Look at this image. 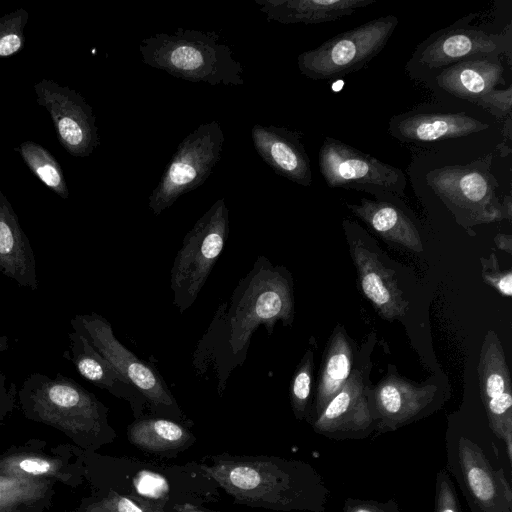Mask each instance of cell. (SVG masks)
I'll return each mask as SVG.
<instances>
[{
  "label": "cell",
  "mask_w": 512,
  "mask_h": 512,
  "mask_svg": "<svg viewBox=\"0 0 512 512\" xmlns=\"http://www.w3.org/2000/svg\"><path fill=\"white\" fill-rule=\"evenodd\" d=\"M435 385L414 384L396 373H388L375 387V417L381 431L396 430L420 416L432 403Z\"/></svg>",
  "instance_id": "cell-16"
},
{
  "label": "cell",
  "mask_w": 512,
  "mask_h": 512,
  "mask_svg": "<svg viewBox=\"0 0 512 512\" xmlns=\"http://www.w3.org/2000/svg\"><path fill=\"white\" fill-rule=\"evenodd\" d=\"M28 19L29 13L24 8L0 17V58L9 57L22 49Z\"/></svg>",
  "instance_id": "cell-32"
},
{
  "label": "cell",
  "mask_w": 512,
  "mask_h": 512,
  "mask_svg": "<svg viewBox=\"0 0 512 512\" xmlns=\"http://www.w3.org/2000/svg\"><path fill=\"white\" fill-rule=\"evenodd\" d=\"M453 484L444 470L437 474L435 512H461Z\"/></svg>",
  "instance_id": "cell-34"
},
{
  "label": "cell",
  "mask_w": 512,
  "mask_h": 512,
  "mask_svg": "<svg viewBox=\"0 0 512 512\" xmlns=\"http://www.w3.org/2000/svg\"><path fill=\"white\" fill-rule=\"evenodd\" d=\"M294 319L293 280L283 266L258 256L250 271L221 302L198 340L192 365L199 375L211 370L218 394L246 360L253 334L264 326L272 334L277 322L291 326Z\"/></svg>",
  "instance_id": "cell-1"
},
{
  "label": "cell",
  "mask_w": 512,
  "mask_h": 512,
  "mask_svg": "<svg viewBox=\"0 0 512 512\" xmlns=\"http://www.w3.org/2000/svg\"><path fill=\"white\" fill-rule=\"evenodd\" d=\"M197 467L239 504L283 512L323 510V483L305 462L277 456L219 454Z\"/></svg>",
  "instance_id": "cell-2"
},
{
  "label": "cell",
  "mask_w": 512,
  "mask_h": 512,
  "mask_svg": "<svg viewBox=\"0 0 512 512\" xmlns=\"http://www.w3.org/2000/svg\"><path fill=\"white\" fill-rule=\"evenodd\" d=\"M18 400V390L14 382L6 384V375L0 371V426L11 414Z\"/></svg>",
  "instance_id": "cell-35"
},
{
  "label": "cell",
  "mask_w": 512,
  "mask_h": 512,
  "mask_svg": "<svg viewBox=\"0 0 512 512\" xmlns=\"http://www.w3.org/2000/svg\"><path fill=\"white\" fill-rule=\"evenodd\" d=\"M489 125L463 112L413 110L393 116L390 134L404 143H432L484 131Z\"/></svg>",
  "instance_id": "cell-18"
},
{
  "label": "cell",
  "mask_w": 512,
  "mask_h": 512,
  "mask_svg": "<svg viewBox=\"0 0 512 512\" xmlns=\"http://www.w3.org/2000/svg\"><path fill=\"white\" fill-rule=\"evenodd\" d=\"M37 103L49 113L61 146L74 157H87L99 145L92 107L76 90L42 79L34 84Z\"/></svg>",
  "instance_id": "cell-12"
},
{
  "label": "cell",
  "mask_w": 512,
  "mask_h": 512,
  "mask_svg": "<svg viewBox=\"0 0 512 512\" xmlns=\"http://www.w3.org/2000/svg\"><path fill=\"white\" fill-rule=\"evenodd\" d=\"M144 64L190 82L210 85L244 84V68L215 31L177 28L143 39Z\"/></svg>",
  "instance_id": "cell-4"
},
{
  "label": "cell",
  "mask_w": 512,
  "mask_h": 512,
  "mask_svg": "<svg viewBox=\"0 0 512 512\" xmlns=\"http://www.w3.org/2000/svg\"><path fill=\"white\" fill-rule=\"evenodd\" d=\"M458 460L465 485L482 512L512 511V491L503 470L494 471L477 444L462 438Z\"/></svg>",
  "instance_id": "cell-19"
},
{
  "label": "cell",
  "mask_w": 512,
  "mask_h": 512,
  "mask_svg": "<svg viewBox=\"0 0 512 512\" xmlns=\"http://www.w3.org/2000/svg\"><path fill=\"white\" fill-rule=\"evenodd\" d=\"M55 482L0 477V512H47L56 494Z\"/></svg>",
  "instance_id": "cell-28"
},
{
  "label": "cell",
  "mask_w": 512,
  "mask_h": 512,
  "mask_svg": "<svg viewBox=\"0 0 512 512\" xmlns=\"http://www.w3.org/2000/svg\"><path fill=\"white\" fill-rule=\"evenodd\" d=\"M350 254L357 269L362 292L379 314L390 321L404 316L409 303L398 287L395 272L385 267L378 256L360 240L350 243Z\"/></svg>",
  "instance_id": "cell-20"
},
{
  "label": "cell",
  "mask_w": 512,
  "mask_h": 512,
  "mask_svg": "<svg viewBox=\"0 0 512 512\" xmlns=\"http://www.w3.org/2000/svg\"><path fill=\"white\" fill-rule=\"evenodd\" d=\"M376 0H255L270 21L320 24L353 15Z\"/></svg>",
  "instance_id": "cell-24"
},
{
  "label": "cell",
  "mask_w": 512,
  "mask_h": 512,
  "mask_svg": "<svg viewBox=\"0 0 512 512\" xmlns=\"http://www.w3.org/2000/svg\"><path fill=\"white\" fill-rule=\"evenodd\" d=\"M482 278L489 286L504 297L512 295V272L501 271L497 257L492 253L488 258H481Z\"/></svg>",
  "instance_id": "cell-33"
},
{
  "label": "cell",
  "mask_w": 512,
  "mask_h": 512,
  "mask_svg": "<svg viewBox=\"0 0 512 512\" xmlns=\"http://www.w3.org/2000/svg\"><path fill=\"white\" fill-rule=\"evenodd\" d=\"M0 272L20 287L38 289L36 261L18 216L0 191Z\"/></svg>",
  "instance_id": "cell-23"
},
{
  "label": "cell",
  "mask_w": 512,
  "mask_h": 512,
  "mask_svg": "<svg viewBox=\"0 0 512 512\" xmlns=\"http://www.w3.org/2000/svg\"><path fill=\"white\" fill-rule=\"evenodd\" d=\"M346 205L383 239L414 252H423V243L415 223L394 201L381 197L376 200L362 198L359 204Z\"/></svg>",
  "instance_id": "cell-25"
},
{
  "label": "cell",
  "mask_w": 512,
  "mask_h": 512,
  "mask_svg": "<svg viewBox=\"0 0 512 512\" xmlns=\"http://www.w3.org/2000/svg\"><path fill=\"white\" fill-rule=\"evenodd\" d=\"M70 324L142 394L154 416L184 421L180 406L158 370L125 347L106 318L95 312L77 314Z\"/></svg>",
  "instance_id": "cell-7"
},
{
  "label": "cell",
  "mask_w": 512,
  "mask_h": 512,
  "mask_svg": "<svg viewBox=\"0 0 512 512\" xmlns=\"http://www.w3.org/2000/svg\"><path fill=\"white\" fill-rule=\"evenodd\" d=\"M353 353L346 334L335 330L325 352L317 386L315 414L319 416L352 372Z\"/></svg>",
  "instance_id": "cell-27"
},
{
  "label": "cell",
  "mask_w": 512,
  "mask_h": 512,
  "mask_svg": "<svg viewBox=\"0 0 512 512\" xmlns=\"http://www.w3.org/2000/svg\"><path fill=\"white\" fill-rule=\"evenodd\" d=\"M397 25L398 18L387 15L342 32L299 54V71L309 79L322 81L354 73L382 51Z\"/></svg>",
  "instance_id": "cell-8"
},
{
  "label": "cell",
  "mask_w": 512,
  "mask_h": 512,
  "mask_svg": "<svg viewBox=\"0 0 512 512\" xmlns=\"http://www.w3.org/2000/svg\"><path fill=\"white\" fill-rule=\"evenodd\" d=\"M480 396L489 427L504 441L508 458L512 456L511 377L502 344L494 331L485 335L477 367Z\"/></svg>",
  "instance_id": "cell-14"
},
{
  "label": "cell",
  "mask_w": 512,
  "mask_h": 512,
  "mask_svg": "<svg viewBox=\"0 0 512 512\" xmlns=\"http://www.w3.org/2000/svg\"><path fill=\"white\" fill-rule=\"evenodd\" d=\"M503 71L498 56H478L443 69L434 81L449 95L482 107L496 86L504 83Z\"/></svg>",
  "instance_id": "cell-22"
},
{
  "label": "cell",
  "mask_w": 512,
  "mask_h": 512,
  "mask_svg": "<svg viewBox=\"0 0 512 512\" xmlns=\"http://www.w3.org/2000/svg\"><path fill=\"white\" fill-rule=\"evenodd\" d=\"M71 512H163L161 508L146 503L135 496H127L111 489L103 496L83 499Z\"/></svg>",
  "instance_id": "cell-30"
},
{
  "label": "cell",
  "mask_w": 512,
  "mask_h": 512,
  "mask_svg": "<svg viewBox=\"0 0 512 512\" xmlns=\"http://www.w3.org/2000/svg\"><path fill=\"white\" fill-rule=\"evenodd\" d=\"M367 393L362 372L354 370L341 390L315 418L314 430L332 438H350L369 432L376 417Z\"/></svg>",
  "instance_id": "cell-15"
},
{
  "label": "cell",
  "mask_w": 512,
  "mask_h": 512,
  "mask_svg": "<svg viewBox=\"0 0 512 512\" xmlns=\"http://www.w3.org/2000/svg\"><path fill=\"white\" fill-rule=\"evenodd\" d=\"M224 140L220 123L211 120L199 125L178 144L148 197V207L155 216L206 181L221 159Z\"/></svg>",
  "instance_id": "cell-9"
},
{
  "label": "cell",
  "mask_w": 512,
  "mask_h": 512,
  "mask_svg": "<svg viewBox=\"0 0 512 512\" xmlns=\"http://www.w3.org/2000/svg\"><path fill=\"white\" fill-rule=\"evenodd\" d=\"M229 235V209L219 198L185 235L170 271L173 305L183 314L196 301Z\"/></svg>",
  "instance_id": "cell-5"
},
{
  "label": "cell",
  "mask_w": 512,
  "mask_h": 512,
  "mask_svg": "<svg viewBox=\"0 0 512 512\" xmlns=\"http://www.w3.org/2000/svg\"><path fill=\"white\" fill-rule=\"evenodd\" d=\"M495 245L507 253H512V236L509 234L498 233L494 237Z\"/></svg>",
  "instance_id": "cell-37"
},
{
  "label": "cell",
  "mask_w": 512,
  "mask_h": 512,
  "mask_svg": "<svg viewBox=\"0 0 512 512\" xmlns=\"http://www.w3.org/2000/svg\"><path fill=\"white\" fill-rule=\"evenodd\" d=\"M85 451L71 444L50 446L30 439L0 453V477L44 479L69 487L84 479Z\"/></svg>",
  "instance_id": "cell-13"
},
{
  "label": "cell",
  "mask_w": 512,
  "mask_h": 512,
  "mask_svg": "<svg viewBox=\"0 0 512 512\" xmlns=\"http://www.w3.org/2000/svg\"><path fill=\"white\" fill-rule=\"evenodd\" d=\"M251 136L258 155L277 174L302 186L312 184L310 159L299 132L255 124Z\"/></svg>",
  "instance_id": "cell-17"
},
{
  "label": "cell",
  "mask_w": 512,
  "mask_h": 512,
  "mask_svg": "<svg viewBox=\"0 0 512 512\" xmlns=\"http://www.w3.org/2000/svg\"><path fill=\"white\" fill-rule=\"evenodd\" d=\"M172 512H211L207 509L200 508L194 504L182 503L174 504L172 506Z\"/></svg>",
  "instance_id": "cell-38"
},
{
  "label": "cell",
  "mask_w": 512,
  "mask_h": 512,
  "mask_svg": "<svg viewBox=\"0 0 512 512\" xmlns=\"http://www.w3.org/2000/svg\"><path fill=\"white\" fill-rule=\"evenodd\" d=\"M491 160L489 155L467 165L444 166L426 176L434 193L463 225L511 219V197L499 204L498 182L490 172Z\"/></svg>",
  "instance_id": "cell-6"
},
{
  "label": "cell",
  "mask_w": 512,
  "mask_h": 512,
  "mask_svg": "<svg viewBox=\"0 0 512 512\" xmlns=\"http://www.w3.org/2000/svg\"><path fill=\"white\" fill-rule=\"evenodd\" d=\"M15 150L39 180L61 198L68 199L69 190L62 168L46 148L34 141H25Z\"/></svg>",
  "instance_id": "cell-29"
},
{
  "label": "cell",
  "mask_w": 512,
  "mask_h": 512,
  "mask_svg": "<svg viewBox=\"0 0 512 512\" xmlns=\"http://www.w3.org/2000/svg\"><path fill=\"white\" fill-rule=\"evenodd\" d=\"M318 162L329 187L363 190L376 196H404L406 178L401 169L337 139L325 137Z\"/></svg>",
  "instance_id": "cell-11"
},
{
  "label": "cell",
  "mask_w": 512,
  "mask_h": 512,
  "mask_svg": "<svg viewBox=\"0 0 512 512\" xmlns=\"http://www.w3.org/2000/svg\"><path fill=\"white\" fill-rule=\"evenodd\" d=\"M344 512H399V510L392 502L384 504L349 499L345 503Z\"/></svg>",
  "instance_id": "cell-36"
},
{
  "label": "cell",
  "mask_w": 512,
  "mask_h": 512,
  "mask_svg": "<svg viewBox=\"0 0 512 512\" xmlns=\"http://www.w3.org/2000/svg\"><path fill=\"white\" fill-rule=\"evenodd\" d=\"M127 435L137 448L160 454L179 451L195 441L182 423L159 416L137 418L128 426Z\"/></svg>",
  "instance_id": "cell-26"
},
{
  "label": "cell",
  "mask_w": 512,
  "mask_h": 512,
  "mask_svg": "<svg viewBox=\"0 0 512 512\" xmlns=\"http://www.w3.org/2000/svg\"><path fill=\"white\" fill-rule=\"evenodd\" d=\"M313 376V350L308 348L303 355L290 383V402L295 417L304 419L311 395Z\"/></svg>",
  "instance_id": "cell-31"
},
{
  "label": "cell",
  "mask_w": 512,
  "mask_h": 512,
  "mask_svg": "<svg viewBox=\"0 0 512 512\" xmlns=\"http://www.w3.org/2000/svg\"><path fill=\"white\" fill-rule=\"evenodd\" d=\"M68 338L69 359L77 372L98 388L127 401L136 419L142 417L147 405L142 394L83 335L72 331L68 333Z\"/></svg>",
  "instance_id": "cell-21"
},
{
  "label": "cell",
  "mask_w": 512,
  "mask_h": 512,
  "mask_svg": "<svg viewBox=\"0 0 512 512\" xmlns=\"http://www.w3.org/2000/svg\"><path fill=\"white\" fill-rule=\"evenodd\" d=\"M18 403L26 419L57 429L84 451L95 452L116 437L108 407L61 373H31L18 390Z\"/></svg>",
  "instance_id": "cell-3"
},
{
  "label": "cell",
  "mask_w": 512,
  "mask_h": 512,
  "mask_svg": "<svg viewBox=\"0 0 512 512\" xmlns=\"http://www.w3.org/2000/svg\"><path fill=\"white\" fill-rule=\"evenodd\" d=\"M9 347V338L5 335H0V353L4 352Z\"/></svg>",
  "instance_id": "cell-39"
},
{
  "label": "cell",
  "mask_w": 512,
  "mask_h": 512,
  "mask_svg": "<svg viewBox=\"0 0 512 512\" xmlns=\"http://www.w3.org/2000/svg\"><path fill=\"white\" fill-rule=\"evenodd\" d=\"M475 14L431 34L417 45L407 70L415 77L433 75L460 61L478 56H499L510 50V36L469 25Z\"/></svg>",
  "instance_id": "cell-10"
}]
</instances>
